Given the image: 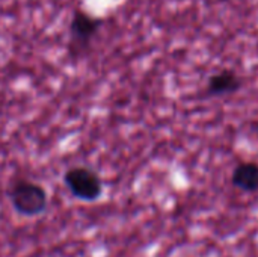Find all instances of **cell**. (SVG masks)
<instances>
[{
  "label": "cell",
  "instance_id": "6da1fadb",
  "mask_svg": "<svg viewBox=\"0 0 258 257\" xmlns=\"http://www.w3.org/2000/svg\"><path fill=\"white\" fill-rule=\"evenodd\" d=\"M8 197L12 209L26 218L39 217L48 209L47 189L30 179L15 180L8 189Z\"/></svg>",
  "mask_w": 258,
  "mask_h": 257
},
{
  "label": "cell",
  "instance_id": "7a4b0ae2",
  "mask_svg": "<svg viewBox=\"0 0 258 257\" xmlns=\"http://www.w3.org/2000/svg\"><path fill=\"white\" fill-rule=\"evenodd\" d=\"M103 26V18L85 9H74L68 26V53L77 59L85 56Z\"/></svg>",
  "mask_w": 258,
  "mask_h": 257
},
{
  "label": "cell",
  "instance_id": "3957f363",
  "mask_svg": "<svg viewBox=\"0 0 258 257\" xmlns=\"http://www.w3.org/2000/svg\"><path fill=\"white\" fill-rule=\"evenodd\" d=\"M63 185L76 200L85 203H94L103 195V180L100 174L85 165L68 168L63 174Z\"/></svg>",
  "mask_w": 258,
  "mask_h": 257
},
{
  "label": "cell",
  "instance_id": "277c9868",
  "mask_svg": "<svg viewBox=\"0 0 258 257\" xmlns=\"http://www.w3.org/2000/svg\"><path fill=\"white\" fill-rule=\"evenodd\" d=\"M240 88H242V79L239 77V74L231 70H222L209 79L206 91L209 95L222 97V95L234 94Z\"/></svg>",
  "mask_w": 258,
  "mask_h": 257
},
{
  "label": "cell",
  "instance_id": "5b68a950",
  "mask_svg": "<svg viewBox=\"0 0 258 257\" xmlns=\"http://www.w3.org/2000/svg\"><path fill=\"white\" fill-rule=\"evenodd\" d=\"M231 183L243 192L258 191V164L257 162H242L239 164L233 174Z\"/></svg>",
  "mask_w": 258,
  "mask_h": 257
}]
</instances>
